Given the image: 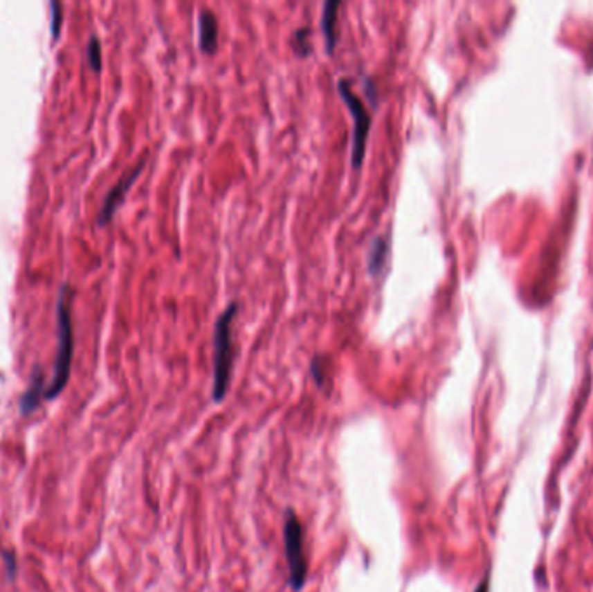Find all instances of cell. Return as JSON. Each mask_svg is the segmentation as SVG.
<instances>
[{
	"mask_svg": "<svg viewBox=\"0 0 593 592\" xmlns=\"http://www.w3.org/2000/svg\"><path fill=\"white\" fill-rule=\"evenodd\" d=\"M61 19H63V16H61V4L60 2H53V4H51V33H53L54 40L60 37Z\"/></svg>",
	"mask_w": 593,
	"mask_h": 592,
	"instance_id": "11",
	"label": "cell"
},
{
	"mask_svg": "<svg viewBox=\"0 0 593 592\" xmlns=\"http://www.w3.org/2000/svg\"><path fill=\"white\" fill-rule=\"evenodd\" d=\"M70 290L63 287L57 297L56 316H57V352L54 364L53 381L46 388V398L53 400L60 395L70 379L71 360H73V327L70 316Z\"/></svg>",
	"mask_w": 593,
	"mask_h": 592,
	"instance_id": "1",
	"label": "cell"
},
{
	"mask_svg": "<svg viewBox=\"0 0 593 592\" xmlns=\"http://www.w3.org/2000/svg\"><path fill=\"white\" fill-rule=\"evenodd\" d=\"M475 592H489V577H488V575H486L484 580H482L481 584H479V587L475 589Z\"/></svg>",
	"mask_w": 593,
	"mask_h": 592,
	"instance_id": "13",
	"label": "cell"
},
{
	"mask_svg": "<svg viewBox=\"0 0 593 592\" xmlns=\"http://www.w3.org/2000/svg\"><path fill=\"white\" fill-rule=\"evenodd\" d=\"M238 313V304L231 303L215 321L214 328V396L215 402H222L229 388L235 360L232 344V320Z\"/></svg>",
	"mask_w": 593,
	"mask_h": 592,
	"instance_id": "2",
	"label": "cell"
},
{
	"mask_svg": "<svg viewBox=\"0 0 593 592\" xmlns=\"http://www.w3.org/2000/svg\"><path fill=\"white\" fill-rule=\"evenodd\" d=\"M387 251H389V244H387L385 238L376 236L375 240L372 242V247H370L368 252V271L373 276L380 275V271H382L383 264H385Z\"/></svg>",
	"mask_w": 593,
	"mask_h": 592,
	"instance_id": "8",
	"label": "cell"
},
{
	"mask_svg": "<svg viewBox=\"0 0 593 592\" xmlns=\"http://www.w3.org/2000/svg\"><path fill=\"white\" fill-rule=\"evenodd\" d=\"M338 92H340L342 99H344L349 111H351L352 118H354V136H352L351 163L354 169H359V167L363 165V160H365L366 143H368L370 127H372V116H370L365 102H363L361 99H359V96L352 91L351 84H349L347 80L338 82Z\"/></svg>",
	"mask_w": 593,
	"mask_h": 592,
	"instance_id": "3",
	"label": "cell"
},
{
	"mask_svg": "<svg viewBox=\"0 0 593 592\" xmlns=\"http://www.w3.org/2000/svg\"><path fill=\"white\" fill-rule=\"evenodd\" d=\"M306 37H309V30L302 28V30H297L293 35V40H297V46H295V51L299 54H309L311 47L309 44H307Z\"/></svg>",
	"mask_w": 593,
	"mask_h": 592,
	"instance_id": "12",
	"label": "cell"
},
{
	"mask_svg": "<svg viewBox=\"0 0 593 592\" xmlns=\"http://www.w3.org/2000/svg\"><path fill=\"white\" fill-rule=\"evenodd\" d=\"M340 2L337 0H330L323 6V16H321V28H323L325 42H327L328 53H334L335 46H337V15Z\"/></svg>",
	"mask_w": 593,
	"mask_h": 592,
	"instance_id": "7",
	"label": "cell"
},
{
	"mask_svg": "<svg viewBox=\"0 0 593 592\" xmlns=\"http://www.w3.org/2000/svg\"><path fill=\"white\" fill-rule=\"evenodd\" d=\"M87 57H89V64L92 66V70L99 71L101 70V44H99L98 37H91V40H89V46H87Z\"/></svg>",
	"mask_w": 593,
	"mask_h": 592,
	"instance_id": "10",
	"label": "cell"
},
{
	"mask_svg": "<svg viewBox=\"0 0 593 592\" xmlns=\"http://www.w3.org/2000/svg\"><path fill=\"white\" fill-rule=\"evenodd\" d=\"M42 391H44V395H46V389H44V384H42V374H37L35 377H33L32 384H30L28 391H26L25 396L21 398V412L23 413H30L37 405H39L40 395H42Z\"/></svg>",
	"mask_w": 593,
	"mask_h": 592,
	"instance_id": "9",
	"label": "cell"
},
{
	"mask_svg": "<svg viewBox=\"0 0 593 592\" xmlns=\"http://www.w3.org/2000/svg\"><path fill=\"white\" fill-rule=\"evenodd\" d=\"M284 550H286V561L288 568H290L291 587L299 591L306 582L307 563L306 554H304L302 526H300L297 516H293L291 512L284 523Z\"/></svg>",
	"mask_w": 593,
	"mask_h": 592,
	"instance_id": "4",
	"label": "cell"
},
{
	"mask_svg": "<svg viewBox=\"0 0 593 592\" xmlns=\"http://www.w3.org/2000/svg\"><path fill=\"white\" fill-rule=\"evenodd\" d=\"M143 169H144V160H140V162L137 163L134 169H130L129 172H127L125 176H123L122 179H120L118 183H116L115 186L111 188V190H109V193L106 195L104 201H102L101 210H99V214H98V224L99 226H104V224H108L109 221H111L113 214H115L116 208H118V205L123 201V198H125V193L129 191V188L132 186L134 181L137 179V176L143 172Z\"/></svg>",
	"mask_w": 593,
	"mask_h": 592,
	"instance_id": "5",
	"label": "cell"
},
{
	"mask_svg": "<svg viewBox=\"0 0 593 592\" xmlns=\"http://www.w3.org/2000/svg\"><path fill=\"white\" fill-rule=\"evenodd\" d=\"M200 47L205 54H215L219 46V23L217 16L208 9L200 12Z\"/></svg>",
	"mask_w": 593,
	"mask_h": 592,
	"instance_id": "6",
	"label": "cell"
}]
</instances>
